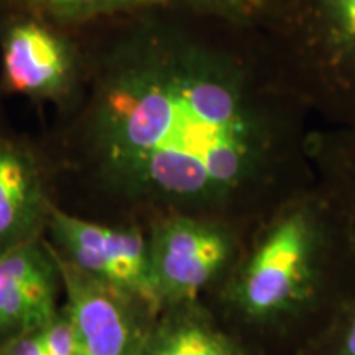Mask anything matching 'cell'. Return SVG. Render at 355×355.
Segmentation results:
<instances>
[{"label": "cell", "mask_w": 355, "mask_h": 355, "mask_svg": "<svg viewBox=\"0 0 355 355\" xmlns=\"http://www.w3.org/2000/svg\"><path fill=\"white\" fill-rule=\"evenodd\" d=\"M314 127L259 32L175 2L122 17L86 110L105 181L146 220L193 214L243 235L314 180Z\"/></svg>", "instance_id": "cell-1"}, {"label": "cell", "mask_w": 355, "mask_h": 355, "mask_svg": "<svg viewBox=\"0 0 355 355\" xmlns=\"http://www.w3.org/2000/svg\"><path fill=\"white\" fill-rule=\"evenodd\" d=\"M209 295L248 355H298L355 300L354 229L313 180L257 222Z\"/></svg>", "instance_id": "cell-2"}, {"label": "cell", "mask_w": 355, "mask_h": 355, "mask_svg": "<svg viewBox=\"0 0 355 355\" xmlns=\"http://www.w3.org/2000/svg\"><path fill=\"white\" fill-rule=\"evenodd\" d=\"M257 32L319 127H355V0H278Z\"/></svg>", "instance_id": "cell-3"}, {"label": "cell", "mask_w": 355, "mask_h": 355, "mask_svg": "<svg viewBox=\"0 0 355 355\" xmlns=\"http://www.w3.org/2000/svg\"><path fill=\"white\" fill-rule=\"evenodd\" d=\"M145 224L162 309L206 300L229 272L245 239L225 222L193 214H163Z\"/></svg>", "instance_id": "cell-4"}, {"label": "cell", "mask_w": 355, "mask_h": 355, "mask_svg": "<svg viewBox=\"0 0 355 355\" xmlns=\"http://www.w3.org/2000/svg\"><path fill=\"white\" fill-rule=\"evenodd\" d=\"M46 224L66 261L97 282L141 301L155 314L162 311L153 286L146 224L145 227H110L68 214L55 204Z\"/></svg>", "instance_id": "cell-5"}, {"label": "cell", "mask_w": 355, "mask_h": 355, "mask_svg": "<svg viewBox=\"0 0 355 355\" xmlns=\"http://www.w3.org/2000/svg\"><path fill=\"white\" fill-rule=\"evenodd\" d=\"M55 255L76 340V355H137L157 314L130 295L97 282Z\"/></svg>", "instance_id": "cell-6"}, {"label": "cell", "mask_w": 355, "mask_h": 355, "mask_svg": "<svg viewBox=\"0 0 355 355\" xmlns=\"http://www.w3.org/2000/svg\"><path fill=\"white\" fill-rule=\"evenodd\" d=\"M2 83L13 94L63 101L81 76L74 44L51 21L25 13L12 19L0 40Z\"/></svg>", "instance_id": "cell-7"}, {"label": "cell", "mask_w": 355, "mask_h": 355, "mask_svg": "<svg viewBox=\"0 0 355 355\" xmlns=\"http://www.w3.org/2000/svg\"><path fill=\"white\" fill-rule=\"evenodd\" d=\"M60 268L38 237L0 254V340L40 331L56 316Z\"/></svg>", "instance_id": "cell-8"}, {"label": "cell", "mask_w": 355, "mask_h": 355, "mask_svg": "<svg viewBox=\"0 0 355 355\" xmlns=\"http://www.w3.org/2000/svg\"><path fill=\"white\" fill-rule=\"evenodd\" d=\"M50 207L33 153L17 141L0 140V254L38 237Z\"/></svg>", "instance_id": "cell-9"}, {"label": "cell", "mask_w": 355, "mask_h": 355, "mask_svg": "<svg viewBox=\"0 0 355 355\" xmlns=\"http://www.w3.org/2000/svg\"><path fill=\"white\" fill-rule=\"evenodd\" d=\"M137 355H248L217 321L206 301L163 308Z\"/></svg>", "instance_id": "cell-10"}, {"label": "cell", "mask_w": 355, "mask_h": 355, "mask_svg": "<svg viewBox=\"0 0 355 355\" xmlns=\"http://www.w3.org/2000/svg\"><path fill=\"white\" fill-rule=\"evenodd\" d=\"M309 157L316 183L343 211L355 232V127L316 125Z\"/></svg>", "instance_id": "cell-11"}, {"label": "cell", "mask_w": 355, "mask_h": 355, "mask_svg": "<svg viewBox=\"0 0 355 355\" xmlns=\"http://www.w3.org/2000/svg\"><path fill=\"white\" fill-rule=\"evenodd\" d=\"M25 13L58 24H84L101 17H128L170 6L173 0H10Z\"/></svg>", "instance_id": "cell-12"}, {"label": "cell", "mask_w": 355, "mask_h": 355, "mask_svg": "<svg viewBox=\"0 0 355 355\" xmlns=\"http://www.w3.org/2000/svg\"><path fill=\"white\" fill-rule=\"evenodd\" d=\"M199 15L247 30H259L278 0H173Z\"/></svg>", "instance_id": "cell-13"}, {"label": "cell", "mask_w": 355, "mask_h": 355, "mask_svg": "<svg viewBox=\"0 0 355 355\" xmlns=\"http://www.w3.org/2000/svg\"><path fill=\"white\" fill-rule=\"evenodd\" d=\"M298 355H355V300Z\"/></svg>", "instance_id": "cell-14"}, {"label": "cell", "mask_w": 355, "mask_h": 355, "mask_svg": "<svg viewBox=\"0 0 355 355\" xmlns=\"http://www.w3.org/2000/svg\"><path fill=\"white\" fill-rule=\"evenodd\" d=\"M42 332L46 355H76V340L68 309L61 308Z\"/></svg>", "instance_id": "cell-15"}, {"label": "cell", "mask_w": 355, "mask_h": 355, "mask_svg": "<svg viewBox=\"0 0 355 355\" xmlns=\"http://www.w3.org/2000/svg\"><path fill=\"white\" fill-rule=\"evenodd\" d=\"M0 355H46L40 331L20 332L0 340Z\"/></svg>", "instance_id": "cell-16"}]
</instances>
